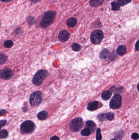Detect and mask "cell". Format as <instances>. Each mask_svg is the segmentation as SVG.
<instances>
[{
    "label": "cell",
    "mask_w": 139,
    "mask_h": 140,
    "mask_svg": "<svg viewBox=\"0 0 139 140\" xmlns=\"http://www.w3.org/2000/svg\"><path fill=\"white\" fill-rule=\"evenodd\" d=\"M56 15V12L54 11H48L46 12L43 15L40 25L42 28H48L52 24Z\"/></svg>",
    "instance_id": "1"
},
{
    "label": "cell",
    "mask_w": 139,
    "mask_h": 140,
    "mask_svg": "<svg viewBox=\"0 0 139 140\" xmlns=\"http://www.w3.org/2000/svg\"><path fill=\"white\" fill-rule=\"evenodd\" d=\"M48 75L47 71L40 70L36 72L32 79L33 84L36 86H40Z\"/></svg>",
    "instance_id": "2"
},
{
    "label": "cell",
    "mask_w": 139,
    "mask_h": 140,
    "mask_svg": "<svg viewBox=\"0 0 139 140\" xmlns=\"http://www.w3.org/2000/svg\"><path fill=\"white\" fill-rule=\"evenodd\" d=\"M42 100V94L40 91H36L31 94L30 103L31 105L33 107L38 106Z\"/></svg>",
    "instance_id": "3"
},
{
    "label": "cell",
    "mask_w": 139,
    "mask_h": 140,
    "mask_svg": "<svg viewBox=\"0 0 139 140\" xmlns=\"http://www.w3.org/2000/svg\"><path fill=\"white\" fill-rule=\"evenodd\" d=\"M104 38V34L102 31L97 30L91 33L90 36V40L94 44H99L101 43Z\"/></svg>",
    "instance_id": "4"
},
{
    "label": "cell",
    "mask_w": 139,
    "mask_h": 140,
    "mask_svg": "<svg viewBox=\"0 0 139 140\" xmlns=\"http://www.w3.org/2000/svg\"><path fill=\"white\" fill-rule=\"evenodd\" d=\"M83 125V121L81 118H76L71 122L70 126V129L74 132L79 131Z\"/></svg>",
    "instance_id": "5"
},
{
    "label": "cell",
    "mask_w": 139,
    "mask_h": 140,
    "mask_svg": "<svg viewBox=\"0 0 139 140\" xmlns=\"http://www.w3.org/2000/svg\"><path fill=\"white\" fill-rule=\"evenodd\" d=\"M121 104V96L118 94H116L111 99L110 102L109 106L112 109L117 110L120 108Z\"/></svg>",
    "instance_id": "6"
},
{
    "label": "cell",
    "mask_w": 139,
    "mask_h": 140,
    "mask_svg": "<svg viewBox=\"0 0 139 140\" xmlns=\"http://www.w3.org/2000/svg\"><path fill=\"white\" fill-rule=\"evenodd\" d=\"M34 128V125L31 120H27L24 122L21 126L22 131L25 133H30L33 131Z\"/></svg>",
    "instance_id": "7"
},
{
    "label": "cell",
    "mask_w": 139,
    "mask_h": 140,
    "mask_svg": "<svg viewBox=\"0 0 139 140\" xmlns=\"http://www.w3.org/2000/svg\"><path fill=\"white\" fill-rule=\"evenodd\" d=\"M14 75L12 70L10 68H4L0 70V78L5 80H9L12 79Z\"/></svg>",
    "instance_id": "8"
},
{
    "label": "cell",
    "mask_w": 139,
    "mask_h": 140,
    "mask_svg": "<svg viewBox=\"0 0 139 140\" xmlns=\"http://www.w3.org/2000/svg\"><path fill=\"white\" fill-rule=\"evenodd\" d=\"M70 33L66 30H63L60 32L58 35V38L61 42H66L70 37Z\"/></svg>",
    "instance_id": "9"
},
{
    "label": "cell",
    "mask_w": 139,
    "mask_h": 140,
    "mask_svg": "<svg viewBox=\"0 0 139 140\" xmlns=\"http://www.w3.org/2000/svg\"><path fill=\"white\" fill-rule=\"evenodd\" d=\"M99 103L97 101H93L89 103L87 105V109L91 111L95 110L98 108Z\"/></svg>",
    "instance_id": "10"
},
{
    "label": "cell",
    "mask_w": 139,
    "mask_h": 140,
    "mask_svg": "<svg viewBox=\"0 0 139 140\" xmlns=\"http://www.w3.org/2000/svg\"><path fill=\"white\" fill-rule=\"evenodd\" d=\"M77 24V20L74 17H70L67 21V25L69 27L73 28Z\"/></svg>",
    "instance_id": "11"
},
{
    "label": "cell",
    "mask_w": 139,
    "mask_h": 140,
    "mask_svg": "<svg viewBox=\"0 0 139 140\" xmlns=\"http://www.w3.org/2000/svg\"><path fill=\"white\" fill-rule=\"evenodd\" d=\"M105 0H90V5L91 7H95L102 5Z\"/></svg>",
    "instance_id": "12"
},
{
    "label": "cell",
    "mask_w": 139,
    "mask_h": 140,
    "mask_svg": "<svg viewBox=\"0 0 139 140\" xmlns=\"http://www.w3.org/2000/svg\"><path fill=\"white\" fill-rule=\"evenodd\" d=\"M126 48L124 45H119L117 49V53L120 56H123L126 53Z\"/></svg>",
    "instance_id": "13"
},
{
    "label": "cell",
    "mask_w": 139,
    "mask_h": 140,
    "mask_svg": "<svg viewBox=\"0 0 139 140\" xmlns=\"http://www.w3.org/2000/svg\"><path fill=\"white\" fill-rule=\"evenodd\" d=\"M86 126L87 128L89 129L92 132H93L96 129V125L92 120H89L86 122Z\"/></svg>",
    "instance_id": "14"
},
{
    "label": "cell",
    "mask_w": 139,
    "mask_h": 140,
    "mask_svg": "<svg viewBox=\"0 0 139 140\" xmlns=\"http://www.w3.org/2000/svg\"><path fill=\"white\" fill-rule=\"evenodd\" d=\"M48 116V113L45 111H42L38 114L37 117L40 120H43L47 119Z\"/></svg>",
    "instance_id": "15"
},
{
    "label": "cell",
    "mask_w": 139,
    "mask_h": 140,
    "mask_svg": "<svg viewBox=\"0 0 139 140\" xmlns=\"http://www.w3.org/2000/svg\"><path fill=\"white\" fill-rule=\"evenodd\" d=\"M111 91H105L102 93L101 97L102 100H109L110 98L111 97Z\"/></svg>",
    "instance_id": "16"
},
{
    "label": "cell",
    "mask_w": 139,
    "mask_h": 140,
    "mask_svg": "<svg viewBox=\"0 0 139 140\" xmlns=\"http://www.w3.org/2000/svg\"><path fill=\"white\" fill-rule=\"evenodd\" d=\"M7 57L3 53H0V65H3L7 62Z\"/></svg>",
    "instance_id": "17"
},
{
    "label": "cell",
    "mask_w": 139,
    "mask_h": 140,
    "mask_svg": "<svg viewBox=\"0 0 139 140\" xmlns=\"http://www.w3.org/2000/svg\"><path fill=\"white\" fill-rule=\"evenodd\" d=\"M111 5L112 10L113 11H118L119 10L120 8V5L118 4V3H117L116 2H111Z\"/></svg>",
    "instance_id": "18"
},
{
    "label": "cell",
    "mask_w": 139,
    "mask_h": 140,
    "mask_svg": "<svg viewBox=\"0 0 139 140\" xmlns=\"http://www.w3.org/2000/svg\"><path fill=\"white\" fill-rule=\"evenodd\" d=\"M109 55V51L107 49H104L102 50L100 54V57L102 59H105L107 58Z\"/></svg>",
    "instance_id": "19"
},
{
    "label": "cell",
    "mask_w": 139,
    "mask_h": 140,
    "mask_svg": "<svg viewBox=\"0 0 139 140\" xmlns=\"http://www.w3.org/2000/svg\"><path fill=\"white\" fill-rule=\"evenodd\" d=\"M8 132L6 129H3L0 131V138L3 139L8 136Z\"/></svg>",
    "instance_id": "20"
},
{
    "label": "cell",
    "mask_w": 139,
    "mask_h": 140,
    "mask_svg": "<svg viewBox=\"0 0 139 140\" xmlns=\"http://www.w3.org/2000/svg\"><path fill=\"white\" fill-rule=\"evenodd\" d=\"M14 43L11 40H8L5 41L4 43V46L6 48H10L13 46Z\"/></svg>",
    "instance_id": "21"
},
{
    "label": "cell",
    "mask_w": 139,
    "mask_h": 140,
    "mask_svg": "<svg viewBox=\"0 0 139 140\" xmlns=\"http://www.w3.org/2000/svg\"><path fill=\"white\" fill-rule=\"evenodd\" d=\"M72 49L75 51H79L81 49L82 47L80 45L76 43H74L72 45Z\"/></svg>",
    "instance_id": "22"
},
{
    "label": "cell",
    "mask_w": 139,
    "mask_h": 140,
    "mask_svg": "<svg viewBox=\"0 0 139 140\" xmlns=\"http://www.w3.org/2000/svg\"><path fill=\"white\" fill-rule=\"evenodd\" d=\"M132 0H118V4L120 6H124L130 3Z\"/></svg>",
    "instance_id": "23"
},
{
    "label": "cell",
    "mask_w": 139,
    "mask_h": 140,
    "mask_svg": "<svg viewBox=\"0 0 139 140\" xmlns=\"http://www.w3.org/2000/svg\"><path fill=\"white\" fill-rule=\"evenodd\" d=\"M91 131L88 128H85L82 131L81 134L83 136H89L91 134Z\"/></svg>",
    "instance_id": "24"
},
{
    "label": "cell",
    "mask_w": 139,
    "mask_h": 140,
    "mask_svg": "<svg viewBox=\"0 0 139 140\" xmlns=\"http://www.w3.org/2000/svg\"><path fill=\"white\" fill-rule=\"evenodd\" d=\"M115 118L114 113L112 112H109L106 114V118L110 120H113Z\"/></svg>",
    "instance_id": "25"
},
{
    "label": "cell",
    "mask_w": 139,
    "mask_h": 140,
    "mask_svg": "<svg viewBox=\"0 0 139 140\" xmlns=\"http://www.w3.org/2000/svg\"><path fill=\"white\" fill-rule=\"evenodd\" d=\"M102 136L101 135V130L100 128L97 129L96 131V140H102Z\"/></svg>",
    "instance_id": "26"
},
{
    "label": "cell",
    "mask_w": 139,
    "mask_h": 140,
    "mask_svg": "<svg viewBox=\"0 0 139 140\" xmlns=\"http://www.w3.org/2000/svg\"><path fill=\"white\" fill-rule=\"evenodd\" d=\"M27 21L28 22V24H29L30 25H32L34 22V19L33 17L30 16L27 18Z\"/></svg>",
    "instance_id": "27"
},
{
    "label": "cell",
    "mask_w": 139,
    "mask_h": 140,
    "mask_svg": "<svg viewBox=\"0 0 139 140\" xmlns=\"http://www.w3.org/2000/svg\"><path fill=\"white\" fill-rule=\"evenodd\" d=\"M105 118H106V114H103V113H101V114H100L99 115H98V119L100 121H102L103 120H105Z\"/></svg>",
    "instance_id": "28"
},
{
    "label": "cell",
    "mask_w": 139,
    "mask_h": 140,
    "mask_svg": "<svg viewBox=\"0 0 139 140\" xmlns=\"http://www.w3.org/2000/svg\"><path fill=\"white\" fill-rule=\"evenodd\" d=\"M139 135L137 133H134L131 135V138L134 140H137L139 138Z\"/></svg>",
    "instance_id": "29"
},
{
    "label": "cell",
    "mask_w": 139,
    "mask_h": 140,
    "mask_svg": "<svg viewBox=\"0 0 139 140\" xmlns=\"http://www.w3.org/2000/svg\"><path fill=\"white\" fill-rule=\"evenodd\" d=\"M7 123V120H0V129L2 128Z\"/></svg>",
    "instance_id": "30"
},
{
    "label": "cell",
    "mask_w": 139,
    "mask_h": 140,
    "mask_svg": "<svg viewBox=\"0 0 139 140\" xmlns=\"http://www.w3.org/2000/svg\"><path fill=\"white\" fill-rule=\"evenodd\" d=\"M6 112H7L5 110H0V115H1V116L3 115L4 114H6Z\"/></svg>",
    "instance_id": "31"
},
{
    "label": "cell",
    "mask_w": 139,
    "mask_h": 140,
    "mask_svg": "<svg viewBox=\"0 0 139 140\" xmlns=\"http://www.w3.org/2000/svg\"><path fill=\"white\" fill-rule=\"evenodd\" d=\"M50 140H60V139H59V137H58V136H54L51 137Z\"/></svg>",
    "instance_id": "32"
},
{
    "label": "cell",
    "mask_w": 139,
    "mask_h": 140,
    "mask_svg": "<svg viewBox=\"0 0 139 140\" xmlns=\"http://www.w3.org/2000/svg\"><path fill=\"white\" fill-rule=\"evenodd\" d=\"M31 2L32 3H37L38 2H40L41 0H30Z\"/></svg>",
    "instance_id": "33"
},
{
    "label": "cell",
    "mask_w": 139,
    "mask_h": 140,
    "mask_svg": "<svg viewBox=\"0 0 139 140\" xmlns=\"http://www.w3.org/2000/svg\"><path fill=\"white\" fill-rule=\"evenodd\" d=\"M0 1H2V2L8 3V2H11V1H13L14 0H0Z\"/></svg>",
    "instance_id": "34"
},
{
    "label": "cell",
    "mask_w": 139,
    "mask_h": 140,
    "mask_svg": "<svg viewBox=\"0 0 139 140\" xmlns=\"http://www.w3.org/2000/svg\"><path fill=\"white\" fill-rule=\"evenodd\" d=\"M138 42L137 41L136 43V45H135V48H136V49L137 50H139V44H138Z\"/></svg>",
    "instance_id": "35"
},
{
    "label": "cell",
    "mask_w": 139,
    "mask_h": 140,
    "mask_svg": "<svg viewBox=\"0 0 139 140\" xmlns=\"http://www.w3.org/2000/svg\"><path fill=\"white\" fill-rule=\"evenodd\" d=\"M117 140V139H112V140Z\"/></svg>",
    "instance_id": "36"
}]
</instances>
